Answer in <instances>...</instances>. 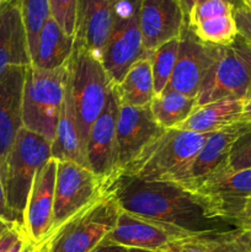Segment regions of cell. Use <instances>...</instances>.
<instances>
[{
    "mask_svg": "<svg viewBox=\"0 0 251 252\" xmlns=\"http://www.w3.org/2000/svg\"><path fill=\"white\" fill-rule=\"evenodd\" d=\"M250 199H251V198H250Z\"/></svg>",
    "mask_w": 251,
    "mask_h": 252,
    "instance_id": "f907efd6",
    "label": "cell"
},
{
    "mask_svg": "<svg viewBox=\"0 0 251 252\" xmlns=\"http://www.w3.org/2000/svg\"><path fill=\"white\" fill-rule=\"evenodd\" d=\"M0 223L4 224V225L9 226L11 229H21L19 228L17 225L16 220H15L14 216H12L11 211H10L9 206H7L6 202V197H5V192H4V187H2V182H1V177H0ZM22 231V230H21ZM24 233V231H22Z\"/></svg>",
    "mask_w": 251,
    "mask_h": 252,
    "instance_id": "d6a6232c",
    "label": "cell"
},
{
    "mask_svg": "<svg viewBox=\"0 0 251 252\" xmlns=\"http://www.w3.org/2000/svg\"><path fill=\"white\" fill-rule=\"evenodd\" d=\"M26 238L25 234L19 229H11L0 236V252H7L20 239Z\"/></svg>",
    "mask_w": 251,
    "mask_h": 252,
    "instance_id": "836d02e7",
    "label": "cell"
},
{
    "mask_svg": "<svg viewBox=\"0 0 251 252\" xmlns=\"http://www.w3.org/2000/svg\"><path fill=\"white\" fill-rule=\"evenodd\" d=\"M78 0H48L51 17L68 36L74 37Z\"/></svg>",
    "mask_w": 251,
    "mask_h": 252,
    "instance_id": "f546056e",
    "label": "cell"
},
{
    "mask_svg": "<svg viewBox=\"0 0 251 252\" xmlns=\"http://www.w3.org/2000/svg\"><path fill=\"white\" fill-rule=\"evenodd\" d=\"M185 25L186 16L179 0H142L140 29L147 53L179 38Z\"/></svg>",
    "mask_w": 251,
    "mask_h": 252,
    "instance_id": "ac0fdd59",
    "label": "cell"
},
{
    "mask_svg": "<svg viewBox=\"0 0 251 252\" xmlns=\"http://www.w3.org/2000/svg\"><path fill=\"white\" fill-rule=\"evenodd\" d=\"M130 252H162V251H148V250H138V249H130Z\"/></svg>",
    "mask_w": 251,
    "mask_h": 252,
    "instance_id": "7bdbcfd3",
    "label": "cell"
},
{
    "mask_svg": "<svg viewBox=\"0 0 251 252\" xmlns=\"http://www.w3.org/2000/svg\"><path fill=\"white\" fill-rule=\"evenodd\" d=\"M191 234L176 226L135 216L121 209L115 229L106 236V240L127 249L148 251H166L175 244L189 238Z\"/></svg>",
    "mask_w": 251,
    "mask_h": 252,
    "instance_id": "7c38bea8",
    "label": "cell"
},
{
    "mask_svg": "<svg viewBox=\"0 0 251 252\" xmlns=\"http://www.w3.org/2000/svg\"><path fill=\"white\" fill-rule=\"evenodd\" d=\"M251 84V42L238 34L233 43L219 47L218 58L204 78L197 106L221 98H241Z\"/></svg>",
    "mask_w": 251,
    "mask_h": 252,
    "instance_id": "52a82bcc",
    "label": "cell"
},
{
    "mask_svg": "<svg viewBox=\"0 0 251 252\" xmlns=\"http://www.w3.org/2000/svg\"><path fill=\"white\" fill-rule=\"evenodd\" d=\"M1 2H2V0H0V4H1Z\"/></svg>",
    "mask_w": 251,
    "mask_h": 252,
    "instance_id": "c3c4849f",
    "label": "cell"
},
{
    "mask_svg": "<svg viewBox=\"0 0 251 252\" xmlns=\"http://www.w3.org/2000/svg\"><path fill=\"white\" fill-rule=\"evenodd\" d=\"M22 252H39V251H38V249L34 248V246L32 245V244L27 243L26 246H25V248H24V250H22Z\"/></svg>",
    "mask_w": 251,
    "mask_h": 252,
    "instance_id": "ab89813d",
    "label": "cell"
},
{
    "mask_svg": "<svg viewBox=\"0 0 251 252\" xmlns=\"http://www.w3.org/2000/svg\"><path fill=\"white\" fill-rule=\"evenodd\" d=\"M219 47L202 42L185 25L174 73L166 89L197 97L204 78L218 58Z\"/></svg>",
    "mask_w": 251,
    "mask_h": 252,
    "instance_id": "4fadbf2b",
    "label": "cell"
},
{
    "mask_svg": "<svg viewBox=\"0 0 251 252\" xmlns=\"http://www.w3.org/2000/svg\"><path fill=\"white\" fill-rule=\"evenodd\" d=\"M118 98L122 105L148 107L155 96L150 53L135 61L122 80L116 85Z\"/></svg>",
    "mask_w": 251,
    "mask_h": 252,
    "instance_id": "d4e9b609",
    "label": "cell"
},
{
    "mask_svg": "<svg viewBox=\"0 0 251 252\" xmlns=\"http://www.w3.org/2000/svg\"><path fill=\"white\" fill-rule=\"evenodd\" d=\"M243 100L221 98L214 102L197 106L189 117L179 126V129L199 134H209L241 121Z\"/></svg>",
    "mask_w": 251,
    "mask_h": 252,
    "instance_id": "603a6c76",
    "label": "cell"
},
{
    "mask_svg": "<svg viewBox=\"0 0 251 252\" xmlns=\"http://www.w3.org/2000/svg\"><path fill=\"white\" fill-rule=\"evenodd\" d=\"M165 129L154 120L148 107L120 106L117 120L118 172L132 164L139 155L160 137Z\"/></svg>",
    "mask_w": 251,
    "mask_h": 252,
    "instance_id": "9a60e30c",
    "label": "cell"
},
{
    "mask_svg": "<svg viewBox=\"0 0 251 252\" xmlns=\"http://www.w3.org/2000/svg\"><path fill=\"white\" fill-rule=\"evenodd\" d=\"M236 226L244 230H251V199H249L243 213L236 220Z\"/></svg>",
    "mask_w": 251,
    "mask_h": 252,
    "instance_id": "e575fe53",
    "label": "cell"
},
{
    "mask_svg": "<svg viewBox=\"0 0 251 252\" xmlns=\"http://www.w3.org/2000/svg\"><path fill=\"white\" fill-rule=\"evenodd\" d=\"M142 0H117L115 20L103 49L102 65L111 81L117 85L129 66L148 54L140 29Z\"/></svg>",
    "mask_w": 251,
    "mask_h": 252,
    "instance_id": "ba28073f",
    "label": "cell"
},
{
    "mask_svg": "<svg viewBox=\"0 0 251 252\" xmlns=\"http://www.w3.org/2000/svg\"><path fill=\"white\" fill-rule=\"evenodd\" d=\"M202 1H204V0H179L180 5H181L182 10H184V12H185V16L186 17H187V15H188V12L191 11L192 7Z\"/></svg>",
    "mask_w": 251,
    "mask_h": 252,
    "instance_id": "74e56055",
    "label": "cell"
},
{
    "mask_svg": "<svg viewBox=\"0 0 251 252\" xmlns=\"http://www.w3.org/2000/svg\"><path fill=\"white\" fill-rule=\"evenodd\" d=\"M27 243H29V241H27L26 238L20 239V240L17 241V243L15 244V245L12 246V248L10 249V250L7 252H22V250H24V248L26 246Z\"/></svg>",
    "mask_w": 251,
    "mask_h": 252,
    "instance_id": "f35d334b",
    "label": "cell"
},
{
    "mask_svg": "<svg viewBox=\"0 0 251 252\" xmlns=\"http://www.w3.org/2000/svg\"><path fill=\"white\" fill-rule=\"evenodd\" d=\"M16 1L20 6L25 29H26L30 54L31 59H33L39 34L46 21L51 16L48 0H16Z\"/></svg>",
    "mask_w": 251,
    "mask_h": 252,
    "instance_id": "f1b7e54d",
    "label": "cell"
},
{
    "mask_svg": "<svg viewBox=\"0 0 251 252\" xmlns=\"http://www.w3.org/2000/svg\"><path fill=\"white\" fill-rule=\"evenodd\" d=\"M251 244V230L235 228L192 235L171 246L174 252H246Z\"/></svg>",
    "mask_w": 251,
    "mask_h": 252,
    "instance_id": "484cf974",
    "label": "cell"
},
{
    "mask_svg": "<svg viewBox=\"0 0 251 252\" xmlns=\"http://www.w3.org/2000/svg\"><path fill=\"white\" fill-rule=\"evenodd\" d=\"M9 230H11V228H9V226H6V225H4V224L0 223V236L4 235V234Z\"/></svg>",
    "mask_w": 251,
    "mask_h": 252,
    "instance_id": "b9f144b4",
    "label": "cell"
},
{
    "mask_svg": "<svg viewBox=\"0 0 251 252\" xmlns=\"http://www.w3.org/2000/svg\"><path fill=\"white\" fill-rule=\"evenodd\" d=\"M234 10L228 0H204L192 7L186 25L204 43L228 46L239 34Z\"/></svg>",
    "mask_w": 251,
    "mask_h": 252,
    "instance_id": "e0dca14e",
    "label": "cell"
},
{
    "mask_svg": "<svg viewBox=\"0 0 251 252\" xmlns=\"http://www.w3.org/2000/svg\"><path fill=\"white\" fill-rule=\"evenodd\" d=\"M162 252H174L172 250H166V251H162Z\"/></svg>",
    "mask_w": 251,
    "mask_h": 252,
    "instance_id": "7dc6e473",
    "label": "cell"
},
{
    "mask_svg": "<svg viewBox=\"0 0 251 252\" xmlns=\"http://www.w3.org/2000/svg\"><path fill=\"white\" fill-rule=\"evenodd\" d=\"M228 1L231 2V4L234 5V7H235V9H238V7H243V6H244L243 0H228Z\"/></svg>",
    "mask_w": 251,
    "mask_h": 252,
    "instance_id": "60d3db41",
    "label": "cell"
},
{
    "mask_svg": "<svg viewBox=\"0 0 251 252\" xmlns=\"http://www.w3.org/2000/svg\"><path fill=\"white\" fill-rule=\"evenodd\" d=\"M0 9H1V4H0Z\"/></svg>",
    "mask_w": 251,
    "mask_h": 252,
    "instance_id": "681fc988",
    "label": "cell"
},
{
    "mask_svg": "<svg viewBox=\"0 0 251 252\" xmlns=\"http://www.w3.org/2000/svg\"><path fill=\"white\" fill-rule=\"evenodd\" d=\"M208 135L179 128L165 129L138 159L117 175L145 182H169L185 187L194 159Z\"/></svg>",
    "mask_w": 251,
    "mask_h": 252,
    "instance_id": "7a4b0ae2",
    "label": "cell"
},
{
    "mask_svg": "<svg viewBox=\"0 0 251 252\" xmlns=\"http://www.w3.org/2000/svg\"><path fill=\"white\" fill-rule=\"evenodd\" d=\"M226 166L231 171L251 169V127L234 142Z\"/></svg>",
    "mask_w": 251,
    "mask_h": 252,
    "instance_id": "4dcf8cb0",
    "label": "cell"
},
{
    "mask_svg": "<svg viewBox=\"0 0 251 252\" xmlns=\"http://www.w3.org/2000/svg\"><path fill=\"white\" fill-rule=\"evenodd\" d=\"M245 6H246V7H248V9H249V10H251V0H249V1H248V2H246V4H245Z\"/></svg>",
    "mask_w": 251,
    "mask_h": 252,
    "instance_id": "ee69618b",
    "label": "cell"
},
{
    "mask_svg": "<svg viewBox=\"0 0 251 252\" xmlns=\"http://www.w3.org/2000/svg\"><path fill=\"white\" fill-rule=\"evenodd\" d=\"M52 158L57 161H74L88 167L86 150L79 133L78 122L74 112L70 89L66 78L65 94L59 112L54 140L52 142Z\"/></svg>",
    "mask_w": 251,
    "mask_h": 252,
    "instance_id": "7402d4cb",
    "label": "cell"
},
{
    "mask_svg": "<svg viewBox=\"0 0 251 252\" xmlns=\"http://www.w3.org/2000/svg\"><path fill=\"white\" fill-rule=\"evenodd\" d=\"M66 78L68 63L56 70L37 68L33 64L26 68L22 93V127L51 143L56 137Z\"/></svg>",
    "mask_w": 251,
    "mask_h": 252,
    "instance_id": "8992f818",
    "label": "cell"
},
{
    "mask_svg": "<svg viewBox=\"0 0 251 252\" xmlns=\"http://www.w3.org/2000/svg\"><path fill=\"white\" fill-rule=\"evenodd\" d=\"M112 84L100 59L74 47L68 62V85L85 150L91 126L105 108Z\"/></svg>",
    "mask_w": 251,
    "mask_h": 252,
    "instance_id": "5b68a950",
    "label": "cell"
},
{
    "mask_svg": "<svg viewBox=\"0 0 251 252\" xmlns=\"http://www.w3.org/2000/svg\"><path fill=\"white\" fill-rule=\"evenodd\" d=\"M193 193L216 218L236 226V220L251 198V169L231 171L225 165L206 177Z\"/></svg>",
    "mask_w": 251,
    "mask_h": 252,
    "instance_id": "30bf717a",
    "label": "cell"
},
{
    "mask_svg": "<svg viewBox=\"0 0 251 252\" xmlns=\"http://www.w3.org/2000/svg\"><path fill=\"white\" fill-rule=\"evenodd\" d=\"M250 127L251 123L240 121L220 130L209 133L206 143L194 159L189 179L184 189L193 192L206 177L225 166L234 142Z\"/></svg>",
    "mask_w": 251,
    "mask_h": 252,
    "instance_id": "44dd1931",
    "label": "cell"
},
{
    "mask_svg": "<svg viewBox=\"0 0 251 252\" xmlns=\"http://www.w3.org/2000/svg\"><path fill=\"white\" fill-rule=\"evenodd\" d=\"M241 121L251 123V84L246 91L245 96L243 97V115Z\"/></svg>",
    "mask_w": 251,
    "mask_h": 252,
    "instance_id": "8d00e7d4",
    "label": "cell"
},
{
    "mask_svg": "<svg viewBox=\"0 0 251 252\" xmlns=\"http://www.w3.org/2000/svg\"><path fill=\"white\" fill-rule=\"evenodd\" d=\"M91 252H130V249L125 248V246L117 245V244L110 243L105 239L96 249Z\"/></svg>",
    "mask_w": 251,
    "mask_h": 252,
    "instance_id": "d590c367",
    "label": "cell"
},
{
    "mask_svg": "<svg viewBox=\"0 0 251 252\" xmlns=\"http://www.w3.org/2000/svg\"><path fill=\"white\" fill-rule=\"evenodd\" d=\"M57 170L58 161L51 158L37 171L27 199L24 234L34 248H39L52 230Z\"/></svg>",
    "mask_w": 251,
    "mask_h": 252,
    "instance_id": "5bb4252c",
    "label": "cell"
},
{
    "mask_svg": "<svg viewBox=\"0 0 251 252\" xmlns=\"http://www.w3.org/2000/svg\"><path fill=\"white\" fill-rule=\"evenodd\" d=\"M120 98L112 84L108 100L97 120L91 126L86 142L88 167L107 186L118 174L117 164V120Z\"/></svg>",
    "mask_w": 251,
    "mask_h": 252,
    "instance_id": "8fae6325",
    "label": "cell"
},
{
    "mask_svg": "<svg viewBox=\"0 0 251 252\" xmlns=\"http://www.w3.org/2000/svg\"><path fill=\"white\" fill-rule=\"evenodd\" d=\"M179 43L180 37L165 42L150 53L155 95L161 94L169 85L177 61Z\"/></svg>",
    "mask_w": 251,
    "mask_h": 252,
    "instance_id": "83f0119b",
    "label": "cell"
},
{
    "mask_svg": "<svg viewBox=\"0 0 251 252\" xmlns=\"http://www.w3.org/2000/svg\"><path fill=\"white\" fill-rule=\"evenodd\" d=\"M249 1V0H243V2H244V6H245V4H246V2H248Z\"/></svg>",
    "mask_w": 251,
    "mask_h": 252,
    "instance_id": "bcb514c9",
    "label": "cell"
},
{
    "mask_svg": "<svg viewBox=\"0 0 251 252\" xmlns=\"http://www.w3.org/2000/svg\"><path fill=\"white\" fill-rule=\"evenodd\" d=\"M74 49V37L68 36L49 16L42 29L32 64L46 70L66 65Z\"/></svg>",
    "mask_w": 251,
    "mask_h": 252,
    "instance_id": "cb8c5ba5",
    "label": "cell"
},
{
    "mask_svg": "<svg viewBox=\"0 0 251 252\" xmlns=\"http://www.w3.org/2000/svg\"><path fill=\"white\" fill-rule=\"evenodd\" d=\"M234 19H235L239 34L251 42V10H249L246 6L238 7L234 10Z\"/></svg>",
    "mask_w": 251,
    "mask_h": 252,
    "instance_id": "1f68e13d",
    "label": "cell"
},
{
    "mask_svg": "<svg viewBox=\"0 0 251 252\" xmlns=\"http://www.w3.org/2000/svg\"><path fill=\"white\" fill-rule=\"evenodd\" d=\"M52 158V143L22 127L9 154L0 164L7 206L24 231L25 209L37 171Z\"/></svg>",
    "mask_w": 251,
    "mask_h": 252,
    "instance_id": "3957f363",
    "label": "cell"
},
{
    "mask_svg": "<svg viewBox=\"0 0 251 252\" xmlns=\"http://www.w3.org/2000/svg\"><path fill=\"white\" fill-rule=\"evenodd\" d=\"M25 66H12L0 79V164L22 128V93Z\"/></svg>",
    "mask_w": 251,
    "mask_h": 252,
    "instance_id": "d6986e66",
    "label": "cell"
},
{
    "mask_svg": "<svg viewBox=\"0 0 251 252\" xmlns=\"http://www.w3.org/2000/svg\"><path fill=\"white\" fill-rule=\"evenodd\" d=\"M106 189L105 182L89 167L74 161H58L53 221L49 235L69 218L97 199Z\"/></svg>",
    "mask_w": 251,
    "mask_h": 252,
    "instance_id": "9c48e42d",
    "label": "cell"
},
{
    "mask_svg": "<svg viewBox=\"0 0 251 252\" xmlns=\"http://www.w3.org/2000/svg\"><path fill=\"white\" fill-rule=\"evenodd\" d=\"M107 186L121 209L135 216L161 221L191 234L235 229L229 221L216 218L193 192L169 182H145L117 175Z\"/></svg>",
    "mask_w": 251,
    "mask_h": 252,
    "instance_id": "6da1fadb",
    "label": "cell"
},
{
    "mask_svg": "<svg viewBox=\"0 0 251 252\" xmlns=\"http://www.w3.org/2000/svg\"><path fill=\"white\" fill-rule=\"evenodd\" d=\"M32 64L27 33L16 0H2L0 9V79L12 66Z\"/></svg>",
    "mask_w": 251,
    "mask_h": 252,
    "instance_id": "ffe728a7",
    "label": "cell"
},
{
    "mask_svg": "<svg viewBox=\"0 0 251 252\" xmlns=\"http://www.w3.org/2000/svg\"><path fill=\"white\" fill-rule=\"evenodd\" d=\"M246 252H251V244L249 245V248H248V250H246Z\"/></svg>",
    "mask_w": 251,
    "mask_h": 252,
    "instance_id": "f6af8a7d",
    "label": "cell"
},
{
    "mask_svg": "<svg viewBox=\"0 0 251 252\" xmlns=\"http://www.w3.org/2000/svg\"><path fill=\"white\" fill-rule=\"evenodd\" d=\"M120 213L117 198L107 186L97 199L62 224L37 249L39 252H91L115 229Z\"/></svg>",
    "mask_w": 251,
    "mask_h": 252,
    "instance_id": "277c9868",
    "label": "cell"
},
{
    "mask_svg": "<svg viewBox=\"0 0 251 252\" xmlns=\"http://www.w3.org/2000/svg\"><path fill=\"white\" fill-rule=\"evenodd\" d=\"M196 107L197 97H191L169 89L155 95L150 103L153 117L164 129L179 127L189 117Z\"/></svg>",
    "mask_w": 251,
    "mask_h": 252,
    "instance_id": "4316f807",
    "label": "cell"
},
{
    "mask_svg": "<svg viewBox=\"0 0 251 252\" xmlns=\"http://www.w3.org/2000/svg\"><path fill=\"white\" fill-rule=\"evenodd\" d=\"M117 0H78L76 1L74 47L84 48L102 61L115 20Z\"/></svg>",
    "mask_w": 251,
    "mask_h": 252,
    "instance_id": "2e32d148",
    "label": "cell"
}]
</instances>
